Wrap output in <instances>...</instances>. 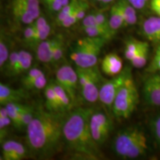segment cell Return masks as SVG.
<instances>
[{
    "mask_svg": "<svg viewBox=\"0 0 160 160\" xmlns=\"http://www.w3.org/2000/svg\"><path fill=\"white\" fill-rule=\"evenodd\" d=\"M79 88L85 101L94 103L99 100V91L104 83L103 78L97 66L91 68L77 67Z\"/></svg>",
    "mask_w": 160,
    "mask_h": 160,
    "instance_id": "6",
    "label": "cell"
},
{
    "mask_svg": "<svg viewBox=\"0 0 160 160\" xmlns=\"http://www.w3.org/2000/svg\"><path fill=\"white\" fill-rule=\"evenodd\" d=\"M44 73H45L41 69L37 68H33L30 69L28 71L26 72V74L24 76L22 79V84L23 88H25L26 85H28L35 79Z\"/></svg>",
    "mask_w": 160,
    "mask_h": 160,
    "instance_id": "33",
    "label": "cell"
},
{
    "mask_svg": "<svg viewBox=\"0 0 160 160\" xmlns=\"http://www.w3.org/2000/svg\"><path fill=\"white\" fill-rule=\"evenodd\" d=\"M143 97L148 105L160 107V74L152 73L145 80L142 89Z\"/></svg>",
    "mask_w": 160,
    "mask_h": 160,
    "instance_id": "10",
    "label": "cell"
},
{
    "mask_svg": "<svg viewBox=\"0 0 160 160\" xmlns=\"http://www.w3.org/2000/svg\"><path fill=\"white\" fill-rule=\"evenodd\" d=\"M95 25H97V22H96V13L95 11H93L88 13L85 17V18L82 20V29H84L85 28L91 27V26H93Z\"/></svg>",
    "mask_w": 160,
    "mask_h": 160,
    "instance_id": "39",
    "label": "cell"
},
{
    "mask_svg": "<svg viewBox=\"0 0 160 160\" xmlns=\"http://www.w3.org/2000/svg\"><path fill=\"white\" fill-rule=\"evenodd\" d=\"M159 74H160V72H159Z\"/></svg>",
    "mask_w": 160,
    "mask_h": 160,
    "instance_id": "44",
    "label": "cell"
},
{
    "mask_svg": "<svg viewBox=\"0 0 160 160\" xmlns=\"http://www.w3.org/2000/svg\"><path fill=\"white\" fill-rule=\"evenodd\" d=\"M145 42V41L138 40L135 38H128L125 43L124 55H125V59L131 62L133 57L137 54Z\"/></svg>",
    "mask_w": 160,
    "mask_h": 160,
    "instance_id": "23",
    "label": "cell"
},
{
    "mask_svg": "<svg viewBox=\"0 0 160 160\" xmlns=\"http://www.w3.org/2000/svg\"><path fill=\"white\" fill-rule=\"evenodd\" d=\"M95 13L97 25L111 28L109 26V13H108L107 12L104 11V10H98V11H95Z\"/></svg>",
    "mask_w": 160,
    "mask_h": 160,
    "instance_id": "38",
    "label": "cell"
},
{
    "mask_svg": "<svg viewBox=\"0 0 160 160\" xmlns=\"http://www.w3.org/2000/svg\"><path fill=\"white\" fill-rule=\"evenodd\" d=\"M70 1L71 0H40V2L43 4L48 11L57 13Z\"/></svg>",
    "mask_w": 160,
    "mask_h": 160,
    "instance_id": "30",
    "label": "cell"
},
{
    "mask_svg": "<svg viewBox=\"0 0 160 160\" xmlns=\"http://www.w3.org/2000/svg\"><path fill=\"white\" fill-rule=\"evenodd\" d=\"M45 97V107L46 109L49 111L55 112V113H62L60 107V104L58 99L57 93L54 91L53 86V82L48 83V85L45 88L44 92Z\"/></svg>",
    "mask_w": 160,
    "mask_h": 160,
    "instance_id": "17",
    "label": "cell"
},
{
    "mask_svg": "<svg viewBox=\"0 0 160 160\" xmlns=\"http://www.w3.org/2000/svg\"><path fill=\"white\" fill-rule=\"evenodd\" d=\"M65 51V44L64 42L63 37H62L60 38L59 41L58 42L57 45L55 46V48L53 52V57H52L51 64L55 65L56 63L60 61L62 59L64 53Z\"/></svg>",
    "mask_w": 160,
    "mask_h": 160,
    "instance_id": "31",
    "label": "cell"
},
{
    "mask_svg": "<svg viewBox=\"0 0 160 160\" xmlns=\"http://www.w3.org/2000/svg\"><path fill=\"white\" fill-rule=\"evenodd\" d=\"M107 42V39L100 37L82 38L72 50L71 59L77 67L85 68L96 66L100 52Z\"/></svg>",
    "mask_w": 160,
    "mask_h": 160,
    "instance_id": "4",
    "label": "cell"
},
{
    "mask_svg": "<svg viewBox=\"0 0 160 160\" xmlns=\"http://www.w3.org/2000/svg\"><path fill=\"white\" fill-rule=\"evenodd\" d=\"M11 124L12 121L8 116L5 106H1L0 108V139H1V143L7 137L9 126Z\"/></svg>",
    "mask_w": 160,
    "mask_h": 160,
    "instance_id": "26",
    "label": "cell"
},
{
    "mask_svg": "<svg viewBox=\"0 0 160 160\" xmlns=\"http://www.w3.org/2000/svg\"><path fill=\"white\" fill-rule=\"evenodd\" d=\"M61 37L62 36H57L51 39H45L39 44L35 49L38 60L45 64H51L53 50Z\"/></svg>",
    "mask_w": 160,
    "mask_h": 160,
    "instance_id": "16",
    "label": "cell"
},
{
    "mask_svg": "<svg viewBox=\"0 0 160 160\" xmlns=\"http://www.w3.org/2000/svg\"><path fill=\"white\" fill-rule=\"evenodd\" d=\"M152 129H153V133L156 141L160 145V115L153 121Z\"/></svg>",
    "mask_w": 160,
    "mask_h": 160,
    "instance_id": "40",
    "label": "cell"
},
{
    "mask_svg": "<svg viewBox=\"0 0 160 160\" xmlns=\"http://www.w3.org/2000/svg\"><path fill=\"white\" fill-rule=\"evenodd\" d=\"M19 53V59L11 76H17L28 72L31 69L33 62V56L30 52L22 50Z\"/></svg>",
    "mask_w": 160,
    "mask_h": 160,
    "instance_id": "19",
    "label": "cell"
},
{
    "mask_svg": "<svg viewBox=\"0 0 160 160\" xmlns=\"http://www.w3.org/2000/svg\"><path fill=\"white\" fill-rule=\"evenodd\" d=\"M62 113L38 108L26 128L30 152L39 158L51 157L59 149L63 139L65 119Z\"/></svg>",
    "mask_w": 160,
    "mask_h": 160,
    "instance_id": "1",
    "label": "cell"
},
{
    "mask_svg": "<svg viewBox=\"0 0 160 160\" xmlns=\"http://www.w3.org/2000/svg\"><path fill=\"white\" fill-rule=\"evenodd\" d=\"M122 13L125 27L134 25L137 22V9L128 0H117Z\"/></svg>",
    "mask_w": 160,
    "mask_h": 160,
    "instance_id": "18",
    "label": "cell"
},
{
    "mask_svg": "<svg viewBox=\"0 0 160 160\" xmlns=\"http://www.w3.org/2000/svg\"><path fill=\"white\" fill-rule=\"evenodd\" d=\"M77 4L78 0H71L68 4L64 6L58 12L57 17H56V22L58 25H60V24L74 11L76 7L77 6Z\"/></svg>",
    "mask_w": 160,
    "mask_h": 160,
    "instance_id": "28",
    "label": "cell"
},
{
    "mask_svg": "<svg viewBox=\"0 0 160 160\" xmlns=\"http://www.w3.org/2000/svg\"><path fill=\"white\" fill-rule=\"evenodd\" d=\"M149 6L151 11L160 17V0H151Z\"/></svg>",
    "mask_w": 160,
    "mask_h": 160,
    "instance_id": "42",
    "label": "cell"
},
{
    "mask_svg": "<svg viewBox=\"0 0 160 160\" xmlns=\"http://www.w3.org/2000/svg\"><path fill=\"white\" fill-rule=\"evenodd\" d=\"M11 13L15 22L25 25L33 23L39 16H41V13L32 11L13 0L11 2Z\"/></svg>",
    "mask_w": 160,
    "mask_h": 160,
    "instance_id": "13",
    "label": "cell"
},
{
    "mask_svg": "<svg viewBox=\"0 0 160 160\" xmlns=\"http://www.w3.org/2000/svg\"><path fill=\"white\" fill-rule=\"evenodd\" d=\"M51 33V26L49 23H48L45 27L37 30L34 39H33V41L31 44V47L33 48L34 49L37 48V47L39 44L41 43L42 42L45 41V39H48Z\"/></svg>",
    "mask_w": 160,
    "mask_h": 160,
    "instance_id": "29",
    "label": "cell"
},
{
    "mask_svg": "<svg viewBox=\"0 0 160 160\" xmlns=\"http://www.w3.org/2000/svg\"><path fill=\"white\" fill-rule=\"evenodd\" d=\"M141 33L148 41L160 45V17H151L144 20Z\"/></svg>",
    "mask_w": 160,
    "mask_h": 160,
    "instance_id": "12",
    "label": "cell"
},
{
    "mask_svg": "<svg viewBox=\"0 0 160 160\" xmlns=\"http://www.w3.org/2000/svg\"><path fill=\"white\" fill-rule=\"evenodd\" d=\"M133 7L139 11H142L150 5L151 0H128Z\"/></svg>",
    "mask_w": 160,
    "mask_h": 160,
    "instance_id": "41",
    "label": "cell"
},
{
    "mask_svg": "<svg viewBox=\"0 0 160 160\" xmlns=\"http://www.w3.org/2000/svg\"><path fill=\"white\" fill-rule=\"evenodd\" d=\"M90 3H95L97 5L100 6H105L108 5L110 4L113 3V2L117 1V0H88Z\"/></svg>",
    "mask_w": 160,
    "mask_h": 160,
    "instance_id": "43",
    "label": "cell"
},
{
    "mask_svg": "<svg viewBox=\"0 0 160 160\" xmlns=\"http://www.w3.org/2000/svg\"><path fill=\"white\" fill-rule=\"evenodd\" d=\"M5 106L12 121V125L16 128L20 129V117L26 109L28 108L29 106L22 105L19 102L8 103Z\"/></svg>",
    "mask_w": 160,
    "mask_h": 160,
    "instance_id": "21",
    "label": "cell"
},
{
    "mask_svg": "<svg viewBox=\"0 0 160 160\" xmlns=\"http://www.w3.org/2000/svg\"><path fill=\"white\" fill-rule=\"evenodd\" d=\"M93 112L92 108H78L65 119L63 139L75 159L97 160L103 157L90 129V119Z\"/></svg>",
    "mask_w": 160,
    "mask_h": 160,
    "instance_id": "2",
    "label": "cell"
},
{
    "mask_svg": "<svg viewBox=\"0 0 160 160\" xmlns=\"http://www.w3.org/2000/svg\"><path fill=\"white\" fill-rule=\"evenodd\" d=\"M19 51H13L11 52L9 56L8 59L6 62L5 67H4L3 71H5L6 74L11 77L12 72L14 70L16 65H17L18 59H19Z\"/></svg>",
    "mask_w": 160,
    "mask_h": 160,
    "instance_id": "32",
    "label": "cell"
},
{
    "mask_svg": "<svg viewBox=\"0 0 160 160\" xmlns=\"http://www.w3.org/2000/svg\"><path fill=\"white\" fill-rule=\"evenodd\" d=\"M28 95L25 88L14 89L9 85L0 83V105L5 106L8 103L19 102L28 99Z\"/></svg>",
    "mask_w": 160,
    "mask_h": 160,
    "instance_id": "14",
    "label": "cell"
},
{
    "mask_svg": "<svg viewBox=\"0 0 160 160\" xmlns=\"http://www.w3.org/2000/svg\"><path fill=\"white\" fill-rule=\"evenodd\" d=\"M149 55V44L145 41L142 48L130 62L135 68H142L148 62Z\"/></svg>",
    "mask_w": 160,
    "mask_h": 160,
    "instance_id": "25",
    "label": "cell"
},
{
    "mask_svg": "<svg viewBox=\"0 0 160 160\" xmlns=\"http://www.w3.org/2000/svg\"><path fill=\"white\" fill-rule=\"evenodd\" d=\"M36 27L34 23H31L28 25L23 32V40L24 42L31 47L32 42H33V39H34L36 34Z\"/></svg>",
    "mask_w": 160,
    "mask_h": 160,
    "instance_id": "37",
    "label": "cell"
},
{
    "mask_svg": "<svg viewBox=\"0 0 160 160\" xmlns=\"http://www.w3.org/2000/svg\"><path fill=\"white\" fill-rule=\"evenodd\" d=\"M55 82L63 88L71 98L72 103L77 100L79 83L77 70L70 65H64L57 70Z\"/></svg>",
    "mask_w": 160,
    "mask_h": 160,
    "instance_id": "9",
    "label": "cell"
},
{
    "mask_svg": "<svg viewBox=\"0 0 160 160\" xmlns=\"http://www.w3.org/2000/svg\"><path fill=\"white\" fill-rule=\"evenodd\" d=\"M101 71L104 74L113 77L123 71V62L117 53L106 54L101 62Z\"/></svg>",
    "mask_w": 160,
    "mask_h": 160,
    "instance_id": "15",
    "label": "cell"
},
{
    "mask_svg": "<svg viewBox=\"0 0 160 160\" xmlns=\"http://www.w3.org/2000/svg\"><path fill=\"white\" fill-rule=\"evenodd\" d=\"M90 129L93 140L98 145H101L108 138L113 129V123L105 113L93 111L90 119Z\"/></svg>",
    "mask_w": 160,
    "mask_h": 160,
    "instance_id": "8",
    "label": "cell"
},
{
    "mask_svg": "<svg viewBox=\"0 0 160 160\" xmlns=\"http://www.w3.org/2000/svg\"><path fill=\"white\" fill-rule=\"evenodd\" d=\"M53 82V88H54V91L57 93V98L59 99V104H60V107H61V110L62 112L65 113V111H69L70 109L71 108L72 105V101L70 98L69 95L68 94L67 92L65 91V90L62 88L61 86L56 82Z\"/></svg>",
    "mask_w": 160,
    "mask_h": 160,
    "instance_id": "24",
    "label": "cell"
},
{
    "mask_svg": "<svg viewBox=\"0 0 160 160\" xmlns=\"http://www.w3.org/2000/svg\"><path fill=\"white\" fill-rule=\"evenodd\" d=\"M36 110L33 109V108L29 106L28 108L26 109L23 112L20 117V129L27 128V126L29 125L30 122L32 121L35 116Z\"/></svg>",
    "mask_w": 160,
    "mask_h": 160,
    "instance_id": "35",
    "label": "cell"
},
{
    "mask_svg": "<svg viewBox=\"0 0 160 160\" xmlns=\"http://www.w3.org/2000/svg\"><path fill=\"white\" fill-rule=\"evenodd\" d=\"M139 95L132 74L118 91L112 106L113 115L118 119H128L137 108Z\"/></svg>",
    "mask_w": 160,
    "mask_h": 160,
    "instance_id": "5",
    "label": "cell"
},
{
    "mask_svg": "<svg viewBox=\"0 0 160 160\" xmlns=\"http://www.w3.org/2000/svg\"><path fill=\"white\" fill-rule=\"evenodd\" d=\"M10 54L11 53H10L9 42L5 33L2 32L0 37V68L2 71L4 69Z\"/></svg>",
    "mask_w": 160,
    "mask_h": 160,
    "instance_id": "27",
    "label": "cell"
},
{
    "mask_svg": "<svg viewBox=\"0 0 160 160\" xmlns=\"http://www.w3.org/2000/svg\"><path fill=\"white\" fill-rule=\"evenodd\" d=\"M147 71L152 73H157L160 72V45L158 46L156 50L155 54L153 56L151 64L147 68Z\"/></svg>",
    "mask_w": 160,
    "mask_h": 160,
    "instance_id": "36",
    "label": "cell"
},
{
    "mask_svg": "<svg viewBox=\"0 0 160 160\" xmlns=\"http://www.w3.org/2000/svg\"><path fill=\"white\" fill-rule=\"evenodd\" d=\"M48 85V79L45 73L37 77L33 82L26 85L24 88L26 90H42L45 89Z\"/></svg>",
    "mask_w": 160,
    "mask_h": 160,
    "instance_id": "34",
    "label": "cell"
},
{
    "mask_svg": "<svg viewBox=\"0 0 160 160\" xmlns=\"http://www.w3.org/2000/svg\"><path fill=\"white\" fill-rule=\"evenodd\" d=\"M113 149L122 159H136L145 155L148 149L147 137L138 128L121 130L113 139Z\"/></svg>",
    "mask_w": 160,
    "mask_h": 160,
    "instance_id": "3",
    "label": "cell"
},
{
    "mask_svg": "<svg viewBox=\"0 0 160 160\" xmlns=\"http://www.w3.org/2000/svg\"><path fill=\"white\" fill-rule=\"evenodd\" d=\"M109 26L114 33L125 27V20L117 2L111 6L109 11Z\"/></svg>",
    "mask_w": 160,
    "mask_h": 160,
    "instance_id": "20",
    "label": "cell"
},
{
    "mask_svg": "<svg viewBox=\"0 0 160 160\" xmlns=\"http://www.w3.org/2000/svg\"><path fill=\"white\" fill-rule=\"evenodd\" d=\"M28 151L22 144L15 140H5L2 142V159L21 160L27 157Z\"/></svg>",
    "mask_w": 160,
    "mask_h": 160,
    "instance_id": "11",
    "label": "cell"
},
{
    "mask_svg": "<svg viewBox=\"0 0 160 160\" xmlns=\"http://www.w3.org/2000/svg\"><path fill=\"white\" fill-rule=\"evenodd\" d=\"M84 32L87 37H100L103 39H107L108 41L111 39L115 33L111 28H105L102 26H100L98 25H95L91 27L85 28L83 29Z\"/></svg>",
    "mask_w": 160,
    "mask_h": 160,
    "instance_id": "22",
    "label": "cell"
},
{
    "mask_svg": "<svg viewBox=\"0 0 160 160\" xmlns=\"http://www.w3.org/2000/svg\"><path fill=\"white\" fill-rule=\"evenodd\" d=\"M131 74V70L126 68L119 74L112 77V79L108 81L104 82L99 91V100L108 108L112 109L113 101L118 91Z\"/></svg>",
    "mask_w": 160,
    "mask_h": 160,
    "instance_id": "7",
    "label": "cell"
}]
</instances>
